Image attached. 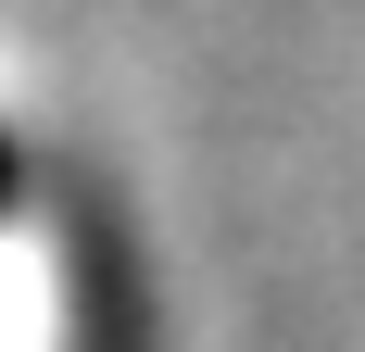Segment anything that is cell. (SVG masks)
<instances>
[{
  "instance_id": "6da1fadb",
  "label": "cell",
  "mask_w": 365,
  "mask_h": 352,
  "mask_svg": "<svg viewBox=\"0 0 365 352\" xmlns=\"http://www.w3.org/2000/svg\"><path fill=\"white\" fill-rule=\"evenodd\" d=\"M0 214H13V139H0Z\"/></svg>"
}]
</instances>
